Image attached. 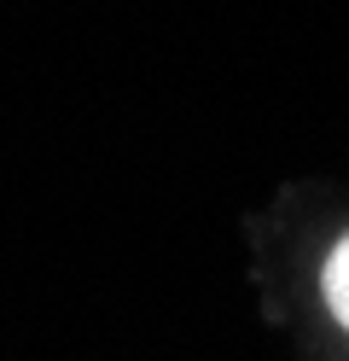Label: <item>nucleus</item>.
<instances>
[{"instance_id":"f257e3e1","label":"nucleus","mask_w":349,"mask_h":361,"mask_svg":"<svg viewBox=\"0 0 349 361\" xmlns=\"http://www.w3.org/2000/svg\"><path fill=\"white\" fill-rule=\"evenodd\" d=\"M320 298H326V309H332V321L349 332V233L332 245V257H326V268H320Z\"/></svg>"}]
</instances>
